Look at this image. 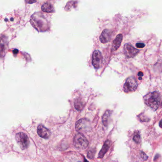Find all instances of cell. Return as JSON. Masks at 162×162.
Masks as SVG:
<instances>
[{
    "mask_svg": "<svg viewBox=\"0 0 162 162\" xmlns=\"http://www.w3.org/2000/svg\"><path fill=\"white\" fill-rule=\"evenodd\" d=\"M144 103L146 106L153 110L158 109L160 106L161 101V95L157 91L150 92L143 97Z\"/></svg>",
    "mask_w": 162,
    "mask_h": 162,
    "instance_id": "cell-1",
    "label": "cell"
},
{
    "mask_svg": "<svg viewBox=\"0 0 162 162\" xmlns=\"http://www.w3.org/2000/svg\"><path fill=\"white\" fill-rule=\"evenodd\" d=\"M30 22L34 27L39 31H46L48 29V22L46 19L40 13L33 14L31 17Z\"/></svg>",
    "mask_w": 162,
    "mask_h": 162,
    "instance_id": "cell-2",
    "label": "cell"
},
{
    "mask_svg": "<svg viewBox=\"0 0 162 162\" xmlns=\"http://www.w3.org/2000/svg\"><path fill=\"white\" fill-rule=\"evenodd\" d=\"M74 146L77 149H84L87 148L89 142L87 138L82 133L76 134L74 138Z\"/></svg>",
    "mask_w": 162,
    "mask_h": 162,
    "instance_id": "cell-3",
    "label": "cell"
},
{
    "mask_svg": "<svg viewBox=\"0 0 162 162\" xmlns=\"http://www.w3.org/2000/svg\"><path fill=\"white\" fill-rule=\"evenodd\" d=\"M15 139L22 150H25L29 147V138L25 133L23 132L17 133Z\"/></svg>",
    "mask_w": 162,
    "mask_h": 162,
    "instance_id": "cell-4",
    "label": "cell"
},
{
    "mask_svg": "<svg viewBox=\"0 0 162 162\" xmlns=\"http://www.w3.org/2000/svg\"><path fill=\"white\" fill-rule=\"evenodd\" d=\"M138 86V83L135 77L131 76L129 77L126 80L124 85L123 90L125 93L134 92L136 90Z\"/></svg>",
    "mask_w": 162,
    "mask_h": 162,
    "instance_id": "cell-5",
    "label": "cell"
},
{
    "mask_svg": "<svg viewBox=\"0 0 162 162\" xmlns=\"http://www.w3.org/2000/svg\"><path fill=\"white\" fill-rule=\"evenodd\" d=\"M90 128V122L85 118L80 119L75 124V129L80 133L88 131Z\"/></svg>",
    "mask_w": 162,
    "mask_h": 162,
    "instance_id": "cell-6",
    "label": "cell"
},
{
    "mask_svg": "<svg viewBox=\"0 0 162 162\" xmlns=\"http://www.w3.org/2000/svg\"><path fill=\"white\" fill-rule=\"evenodd\" d=\"M139 52V50L136 49L129 43L126 44L124 47V53L127 58L134 57Z\"/></svg>",
    "mask_w": 162,
    "mask_h": 162,
    "instance_id": "cell-7",
    "label": "cell"
},
{
    "mask_svg": "<svg viewBox=\"0 0 162 162\" xmlns=\"http://www.w3.org/2000/svg\"><path fill=\"white\" fill-rule=\"evenodd\" d=\"M8 47V40L5 35H0V57H5Z\"/></svg>",
    "mask_w": 162,
    "mask_h": 162,
    "instance_id": "cell-8",
    "label": "cell"
},
{
    "mask_svg": "<svg viewBox=\"0 0 162 162\" xmlns=\"http://www.w3.org/2000/svg\"><path fill=\"white\" fill-rule=\"evenodd\" d=\"M102 56L100 51H95L93 53L92 58V65L95 68L98 69L101 67L102 63Z\"/></svg>",
    "mask_w": 162,
    "mask_h": 162,
    "instance_id": "cell-9",
    "label": "cell"
},
{
    "mask_svg": "<svg viewBox=\"0 0 162 162\" xmlns=\"http://www.w3.org/2000/svg\"><path fill=\"white\" fill-rule=\"evenodd\" d=\"M37 132L40 137L44 139H47L51 135V132L50 130L42 125H40L38 126Z\"/></svg>",
    "mask_w": 162,
    "mask_h": 162,
    "instance_id": "cell-10",
    "label": "cell"
},
{
    "mask_svg": "<svg viewBox=\"0 0 162 162\" xmlns=\"http://www.w3.org/2000/svg\"><path fill=\"white\" fill-rule=\"evenodd\" d=\"M112 37V31L108 29H105L102 31L100 37L101 42L106 43L111 40Z\"/></svg>",
    "mask_w": 162,
    "mask_h": 162,
    "instance_id": "cell-11",
    "label": "cell"
},
{
    "mask_svg": "<svg viewBox=\"0 0 162 162\" xmlns=\"http://www.w3.org/2000/svg\"><path fill=\"white\" fill-rule=\"evenodd\" d=\"M123 36L121 34L118 35L116 37L114 40L113 41L112 44V51H114L119 48L121 45V42L122 40Z\"/></svg>",
    "mask_w": 162,
    "mask_h": 162,
    "instance_id": "cell-12",
    "label": "cell"
},
{
    "mask_svg": "<svg viewBox=\"0 0 162 162\" xmlns=\"http://www.w3.org/2000/svg\"><path fill=\"white\" fill-rule=\"evenodd\" d=\"M111 144H112V142H111V141L107 140L105 142V143H104V145H103L101 151H100V153H99V156H98V158H103L105 153L107 152L109 149L110 148Z\"/></svg>",
    "mask_w": 162,
    "mask_h": 162,
    "instance_id": "cell-13",
    "label": "cell"
},
{
    "mask_svg": "<svg viewBox=\"0 0 162 162\" xmlns=\"http://www.w3.org/2000/svg\"><path fill=\"white\" fill-rule=\"evenodd\" d=\"M41 9H42V11L44 12H48V13L53 12H54L53 7L50 3H48V2L44 3L41 7Z\"/></svg>",
    "mask_w": 162,
    "mask_h": 162,
    "instance_id": "cell-14",
    "label": "cell"
},
{
    "mask_svg": "<svg viewBox=\"0 0 162 162\" xmlns=\"http://www.w3.org/2000/svg\"><path fill=\"white\" fill-rule=\"evenodd\" d=\"M111 114V111L110 110H107L102 116V122L103 124L105 126H107L108 125L109 121L110 119V116Z\"/></svg>",
    "mask_w": 162,
    "mask_h": 162,
    "instance_id": "cell-15",
    "label": "cell"
},
{
    "mask_svg": "<svg viewBox=\"0 0 162 162\" xmlns=\"http://www.w3.org/2000/svg\"><path fill=\"white\" fill-rule=\"evenodd\" d=\"M84 106V101L81 98H78L74 102V107L78 111L83 109Z\"/></svg>",
    "mask_w": 162,
    "mask_h": 162,
    "instance_id": "cell-16",
    "label": "cell"
},
{
    "mask_svg": "<svg viewBox=\"0 0 162 162\" xmlns=\"http://www.w3.org/2000/svg\"><path fill=\"white\" fill-rule=\"evenodd\" d=\"M133 141L136 144H139V143H140L141 136L140 131H138V130L135 131L134 134L133 136Z\"/></svg>",
    "mask_w": 162,
    "mask_h": 162,
    "instance_id": "cell-17",
    "label": "cell"
},
{
    "mask_svg": "<svg viewBox=\"0 0 162 162\" xmlns=\"http://www.w3.org/2000/svg\"><path fill=\"white\" fill-rule=\"evenodd\" d=\"M95 150H90L88 152V154H87V157L88 158H89L90 159H92L94 158V156L95 155Z\"/></svg>",
    "mask_w": 162,
    "mask_h": 162,
    "instance_id": "cell-18",
    "label": "cell"
},
{
    "mask_svg": "<svg viewBox=\"0 0 162 162\" xmlns=\"http://www.w3.org/2000/svg\"><path fill=\"white\" fill-rule=\"evenodd\" d=\"M140 156L142 159L143 161H146L148 159V156L144 152L141 151L140 153Z\"/></svg>",
    "mask_w": 162,
    "mask_h": 162,
    "instance_id": "cell-19",
    "label": "cell"
},
{
    "mask_svg": "<svg viewBox=\"0 0 162 162\" xmlns=\"http://www.w3.org/2000/svg\"><path fill=\"white\" fill-rule=\"evenodd\" d=\"M136 46L137 48L142 49V48H143L144 47H145V45L144 43H137L136 44Z\"/></svg>",
    "mask_w": 162,
    "mask_h": 162,
    "instance_id": "cell-20",
    "label": "cell"
},
{
    "mask_svg": "<svg viewBox=\"0 0 162 162\" xmlns=\"http://www.w3.org/2000/svg\"><path fill=\"white\" fill-rule=\"evenodd\" d=\"M137 75H138V76H139V78H142L143 75H144V74H143V73L142 72H139V73H138V74H137Z\"/></svg>",
    "mask_w": 162,
    "mask_h": 162,
    "instance_id": "cell-21",
    "label": "cell"
},
{
    "mask_svg": "<svg viewBox=\"0 0 162 162\" xmlns=\"http://www.w3.org/2000/svg\"><path fill=\"white\" fill-rule=\"evenodd\" d=\"M159 126L162 129V119H161V121L159 122Z\"/></svg>",
    "mask_w": 162,
    "mask_h": 162,
    "instance_id": "cell-22",
    "label": "cell"
},
{
    "mask_svg": "<svg viewBox=\"0 0 162 162\" xmlns=\"http://www.w3.org/2000/svg\"><path fill=\"white\" fill-rule=\"evenodd\" d=\"M28 2H29V3H33V2H36V1H29Z\"/></svg>",
    "mask_w": 162,
    "mask_h": 162,
    "instance_id": "cell-23",
    "label": "cell"
},
{
    "mask_svg": "<svg viewBox=\"0 0 162 162\" xmlns=\"http://www.w3.org/2000/svg\"><path fill=\"white\" fill-rule=\"evenodd\" d=\"M84 162H88V161L86 159H85V158L84 159Z\"/></svg>",
    "mask_w": 162,
    "mask_h": 162,
    "instance_id": "cell-24",
    "label": "cell"
},
{
    "mask_svg": "<svg viewBox=\"0 0 162 162\" xmlns=\"http://www.w3.org/2000/svg\"><path fill=\"white\" fill-rule=\"evenodd\" d=\"M161 107H162V103H161Z\"/></svg>",
    "mask_w": 162,
    "mask_h": 162,
    "instance_id": "cell-25",
    "label": "cell"
},
{
    "mask_svg": "<svg viewBox=\"0 0 162 162\" xmlns=\"http://www.w3.org/2000/svg\"><path fill=\"white\" fill-rule=\"evenodd\" d=\"M78 162H81L80 161H78Z\"/></svg>",
    "mask_w": 162,
    "mask_h": 162,
    "instance_id": "cell-26",
    "label": "cell"
}]
</instances>
